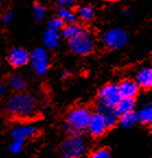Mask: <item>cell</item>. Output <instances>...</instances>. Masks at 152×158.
I'll return each mask as SVG.
<instances>
[{
  "mask_svg": "<svg viewBox=\"0 0 152 158\" xmlns=\"http://www.w3.org/2000/svg\"><path fill=\"white\" fill-rule=\"evenodd\" d=\"M7 110L10 115L15 118H33L37 114V101L32 94L19 92L8 100Z\"/></svg>",
  "mask_w": 152,
  "mask_h": 158,
  "instance_id": "6da1fadb",
  "label": "cell"
},
{
  "mask_svg": "<svg viewBox=\"0 0 152 158\" xmlns=\"http://www.w3.org/2000/svg\"><path fill=\"white\" fill-rule=\"evenodd\" d=\"M12 18H13V15L11 12H7L2 15L1 18V21H2L3 24H9L11 21H12Z\"/></svg>",
  "mask_w": 152,
  "mask_h": 158,
  "instance_id": "4316f807",
  "label": "cell"
},
{
  "mask_svg": "<svg viewBox=\"0 0 152 158\" xmlns=\"http://www.w3.org/2000/svg\"><path fill=\"white\" fill-rule=\"evenodd\" d=\"M62 78H67V77L69 76V72L66 69V70H64V72H62Z\"/></svg>",
  "mask_w": 152,
  "mask_h": 158,
  "instance_id": "f1b7e54d",
  "label": "cell"
},
{
  "mask_svg": "<svg viewBox=\"0 0 152 158\" xmlns=\"http://www.w3.org/2000/svg\"><path fill=\"white\" fill-rule=\"evenodd\" d=\"M82 29L83 27L78 23H70V24L64 25V27L62 29V34L67 40H71L74 36H77L82 31Z\"/></svg>",
  "mask_w": 152,
  "mask_h": 158,
  "instance_id": "2e32d148",
  "label": "cell"
},
{
  "mask_svg": "<svg viewBox=\"0 0 152 158\" xmlns=\"http://www.w3.org/2000/svg\"><path fill=\"white\" fill-rule=\"evenodd\" d=\"M120 125L124 126V127H130L133 126L134 124H136L138 122V115L135 111L128 112V113H125L123 115L119 116V121Z\"/></svg>",
  "mask_w": 152,
  "mask_h": 158,
  "instance_id": "d6986e66",
  "label": "cell"
},
{
  "mask_svg": "<svg viewBox=\"0 0 152 158\" xmlns=\"http://www.w3.org/2000/svg\"><path fill=\"white\" fill-rule=\"evenodd\" d=\"M94 39L90 31L82 29L80 33L74 39L69 40V46L72 52L77 55H88L93 52Z\"/></svg>",
  "mask_w": 152,
  "mask_h": 158,
  "instance_id": "277c9868",
  "label": "cell"
},
{
  "mask_svg": "<svg viewBox=\"0 0 152 158\" xmlns=\"http://www.w3.org/2000/svg\"><path fill=\"white\" fill-rule=\"evenodd\" d=\"M135 82L139 88L150 89L152 87V69L143 68L136 75Z\"/></svg>",
  "mask_w": 152,
  "mask_h": 158,
  "instance_id": "7c38bea8",
  "label": "cell"
},
{
  "mask_svg": "<svg viewBox=\"0 0 152 158\" xmlns=\"http://www.w3.org/2000/svg\"><path fill=\"white\" fill-rule=\"evenodd\" d=\"M118 92H119L120 98H133L139 92V87L135 82V80L131 79H125L123 81H120L119 85H117Z\"/></svg>",
  "mask_w": 152,
  "mask_h": 158,
  "instance_id": "8fae6325",
  "label": "cell"
},
{
  "mask_svg": "<svg viewBox=\"0 0 152 158\" xmlns=\"http://www.w3.org/2000/svg\"><path fill=\"white\" fill-rule=\"evenodd\" d=\"M8 85H9L10 88L12 89V90H14V91H22L23 89L25 88V86H26V81H25V79L23 78L22 76L15 74V75H12V76L9 78Z\"/></svg>",
  "mask_w": 152,
  "mask_h": 158,
  "instance_id": "e0dca14e",
  "label": "cell"
},
{
  "mask_svg": "<svg viewBox=\"0 0 152 158\" xmlns=\"http://www.w3.org/2000/svg\"><path fill=\"white\" fill-rule=\"evenodd\" d=\"M64 25H65L64 22H62L59 18H55V19H52L48 22V27H47V29L58 32L59 30H62V27H64Z\"/></svg>",
  "mask_w": 152,
  "mask_h": 158,
  "instance_id": "603a6c76",
  "label": "cell"
},
{
  "mask_svg": "<svg viewBox=\"0 0 152 158\" xmlns=\"http://www.w3.org/2000/svg\"><path fill=\"white\" fill-rule=\"evenodd\" d=\"M57 18L62 20L64 24H70V23H74L77 15L71 9H59L58 17Z\"/></svg>",
  "mask_w": 152,
  "mask_h": 158,
  "instance_id": "ffe728a7",
  "label": "cell"
},
{
  "mask_svg": "<svg viewBox=\"0 0 152 158\" xmlns=\"http://www.w3.org/2000/svg\"><path fill=\"white\" fill-rule=\"evenodd\" d=\"M136 106V101L135 99L133 98H122L119 100L116 106L114 108L115 112L117 113L118 116L123 115L125 113H128V112H131L135 110Z\"/></svg>",
  "mask_w": 152,
  "mask_h": 158,
  "instance_id": "4fadbf2b",
  "label": "cell"
},
{
  "mask_svg": "<svg viewBox=\"0 0 152 158\" xmlns=\"http://www.w3.org/2000/svg\"><path fill=\"white\" fill-rule=\"evenodd\" d=\"M22 148H23V145L21 144H18L15 142H11L9 145V151L11 152L12 154H19L22 152Z\"/></svg>",
  "mask_w": 152,
  "mask_h": 158,
  "instance_id": "d4e9b609",
  "label": "cell"
},
{
  "mask_svg": "<svg viewBox=\"0 0 152 158\" xmlns=\"http://www.w3.org/2000/svg\"><path fill=\"white\" fill-rule=\"evenodd\" d=\"M78 17L80 18L83 22H89L93 19L94 17V10L90 6H83L79 8L78 10Z\"/></svg>",
  "mask_w": 152,
  "mask_h": 158,
  "instance_id": "44dd1931",
  "label": "cell"
},
{
  "mask_svg": "<svg viewBox=\"0 0 152 158\" xmlns=\"http://www.w3.org/2000/svg\"><path fill=\"white\" fill-rule=\"evenodd\" d=\"M90 158H112V156L107 148H98L92 153Z\"/></svg>",
  "mask_w": 152,
  "mask_h": 158,
  "instance_id": "cb8c5ba5",
  "label": "cell"
},
{
  "mask_svg": "<svg viewBox=\"0 0 152 158\" xmlns=\"http://www.w3.org/2000/svg\"><path fill=\"white\" fill-rule=\"evenodd\" d=\"M60 36H59V33L56 31H52V30L47 29L44 33V37H43V42L44 45L49 49H54L58 46L59 41H60Z\"/></svg>",
  "mask_w": 152,
  "mask_h": 158,
  "instance_id": "9a60e30c",
  "label": "cell"
},
{
  "mask_svg": "<svg viewBox=\"0 0 152 158\" xmlns=\"http://www.w3.org/2000/svg\"><path fill=\"white\" fill-rule=\"evenodd\" d=\"M138 121L142 124H151L152 122V106L151 104H147L137 113Z\"/></svg>",
  "mask_w": 152,
  "mask_h": 158,
  "instance_id": "ac0fdd59",
  "label": "cell"
},
{
  "mask_svg": "<svg viewBox=\"0 0 152 158\" xmlns=\"http://www.w3.org/2000/svg\"><path fill=\"white\" fill-rule=\"evenodd\" d=\"M129 40V34L125 30L115 27V29L108 30L102 35V42L108 49H119L127 44Z\"/></svg>",
  "mask_w": 152,
  "mask_h": 158,
  "instance_id": "5b68a950",
  "label": "cell"
},
{
  "mask_svg": "<svg viewBox=\"0 0 152 158\" xmlns=\"http://www.w3.org/2000/svg\"><path fill=\"white\" fill-rule=\"evenodd\" d=\"M8 62L14 68L23 67L30 62V53L21 47L12 48L8 54Z\"/></svg>",
  "mask_w": 152,
  "mask_h": 158,
  "instance_id": "30bf717a",
  "label": "cell"
},
{
  "mask_svg": "<svg viewBox=\"0 0 152 158\" xmlns=\"http://www.w3.org/2000/svg\"><path fill=\"white\" fill-rule=\"evenodd\" d=\"M110 1H119V0H110Z\"/></svg>",
  "mask_w": 152,
  "mask_h": 158,
  "instance_id": "f546056e",
  "label": "cell"
},
{
  "mask_svg": "<svg viewBox=\"0 0 152 158\" xmlns=\"http://www.w3.org/2000/svg\"><path fill=\"white\" fill-rule=\"evenodd\" d=\"M91 111L84 106H78L72 109L69 112L66 118L67 131L74 135V134H80L82 131L86 130V126L90 121Z\"/></svg>",
  "mask_w": 152,
  "mask_h": 158,
  "instance_id": "7a4b0ae2",
  "label": "cell"
},
{
  "mask_svg": "<svg viewBox=\"0 0 152 158\" xmlns=\"http://www.w3.org/2000/svg\"><path fill=\"white\" fill-rule=\"evenodd\" d=\"M98 99H100V106L110 109L115 108L116 104L122 99L118 92L117 85L108 84L104 86L98 92Z\"/></svg>",
  "mask_w": 152,
  "mask_h": 158,
  "instance_id": "8992f818",
  "label": "cell"
},
{
  "mask_svg": "<svg viewBox=\"0 0 152 158\" xmlns=\"http://www.w3.org/2000/svg\"><path fill=\"white\" fill-rule=\"evenodd\" d=\"M74 0H58L57 1V6L59 9H70L72 5H74Z\"/></svg>",
  "mask_w": 152,
  "mask_h": 158,
  "instance_id": "484cf974",
  "label": "cell"
},
{
  "mask_svg": "<svg viewBox=\"0 0 152 158\" xmlns=\"http://www.w3.org/2000/svg\"><path fill=\"white\" fill-rule=\"evenodd\" d=\"M98 112L104 116L108 128L114 127V126L118 123V121H119V116L117 115V113L115 112V110H114V109L105 108V106H98Z\"/></svg>",
  "mask_w": 152,
  "mask_h": 158,
  "instance_id": "5bb4252c",
  "label": "cell"
},
{
  "mask_svg": "<svg viewBox=\"0 0 152 158\" xmlns=\"http://www.w3.org/2000/svg\"><path fill=\"white\" fill-rule=\"evenodd\" d=\"M6 92H7V86H6L5 82L0 80V98L5 96Z\"/></svg>",
  "mask_w": 152,
  "mask_h": 158,
  "instance_id": "83f0119b",
  "label": "cell"
},
{
  "mask_svg": "<svg viewBox=\"0 0 152 158\" xmlns=\"http://www.w3.org/2000/svg\"><path fill=\"white\" fill-rule=\"evenodd\" d=\"M30 62L37 75H44L49 68L48 54L44 48H35L30 54Z\"/></svg>",
  "mask_w": 152,
  "mask_h": 158,
  "instance_id": "52a82bcc",
  "label": "cell"
},
{
  "mask_svg": "<svg viewBox=\"0 0 152 158\" xmlns=\"http://www.w3.org/2000/svg\"><path fill=\"white\" fill-rule=\"evenodd\" d=\"M107 124L105 122V118L101 113L96 112L94 114H91L90 121L86 126V130L89 131L91 136L93 137H100L107 130Z\"/></svg>",
  "mask_w": 152,
  "mask_h": 158,
  "instance_id": "ba28073f",
  "label": "cell"
},
{
  "mask_svg": "<svg viewBox=\"0 0 152 158\" xmlns=\"http://www.w3.org/2000/svg\"><path fill=\"white\" fill-rule=\"evenodd\" d=\"M45 15H46L45 7L41 3H36L34 6V19L36 20V22H42L45 19Z\"/></svg>",
  "mask_w": 152,
  "mask_h": 158,
  "instance_id": "7402d4cb",
  "label": "cell"
},
{
  "mask_svg": "<svg viewBox=\"0 0 152 158\" xmlns=\"http://www.w3.org/2000/svg\"><path fill=\"white\" fill-rule=\"evenodd\" d=\"M36 127L30 124H20L12 128L11 136H12V142L23 145L24 142L29 138L33 137L36 134Z\"/></svg>",
  "mask_w": 152,
  "mask_h": 158,
  "instance_id": "9c48e42d",
  "label": "cell"
},
{
  "mask_svg": "<svg viewBox=\"0 0 152 158\" xmlns=\"http://www.w3.org/2000/svg\"><path fill=\"white\" fill-rule=\"evenodd\" d=\"M0 5H1V0H0Z\"/></svg>",
  "mask_w": 152,
  "mask_h": 158,
  "instance_id": "4dcf8cb0",
  "label": "cell"
},
{
  "mask_svg": "<svg viewBox=\"0 0 152 158\" xmlns=\"http://www.w3.org/2000/svg\"><path fill=\"white\" fill-rule=\"evenodd\" d=\"M86 151V138L80 134H74L62 145V155L65 158H80Z\"/></svg>",
  "mask_w": 152,
  "mask_h": 158,
  "instance_id": "3957f363",
  "label": "cell"
}]
</instances>
